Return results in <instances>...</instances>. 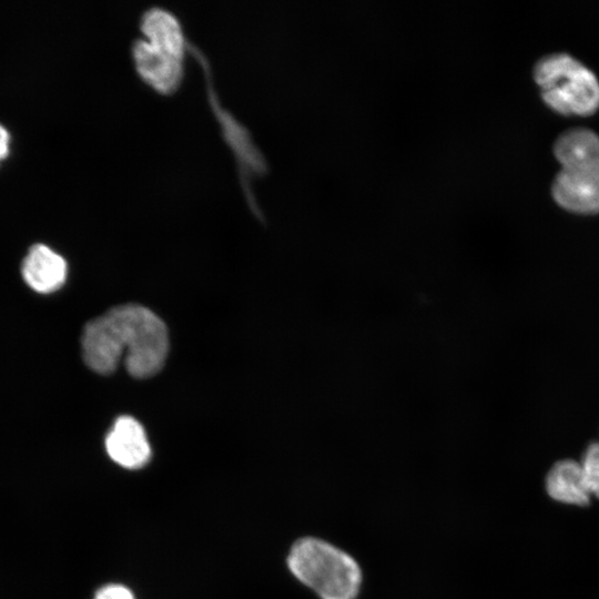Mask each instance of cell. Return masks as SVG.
Here are the masks:
<instances>
[{
  "label": "cell",
  "instance_id": "obj_1",
  "mask_svg": "<svg viewBox=\"0 0 599 599\" xmlns=\"http://www.w3.org/2000/svg\"><path fill=\"white\" fill-rule=\"evenodd\" d=\"M82 356L95 373H113L123 357L126 370L136 378L156 374L169 349L163 321L149 308L124 304L90 321L81 337Z\"/></svg>",
  "mask_w": 599,
  "mask_h": 599
},
{
  "label": "cell",
  "instance_id": "obj_2",
  "mask_svg": "<svg viewBox=\"0 0 599 599\" xmlns=\"http://www.w3.org/2000/svg\"><path fill=\"white\" fill-rule=\"evenodd\" d=\"M287 565L293 576L319 599H356L362 572L356 560L338 547L315 537L292 546Z\"/></svg>",
  "mask_w": 599,
  "mask_h": 599
},
{
  "label": "cell",
  "instance_id": "obj_3",
  "mask_svg": "<svg viewBox=\"0 0 599 599\" xmlns=\"http://www.w3.org/2000/svg\"><path fill=\"white\" fill-rule=\"evenodd\" d=\"M545 102L561 113L588 114L599 105V83L583 64L566 53L545 55L534 68Z\"/></svg>",
  "mask_w": 599,
  "mask_h": 599
},
{
  "label": "cell",
  "instance_id": "obj_4",
  "mask_svg": "<svg viewBox=\"0 0 599 599\" xmlns=\"http://www.w3.org/2000/svg\"><path fill=\"white\" fill-rule=\"evenodd\" d=\"M552 196L569 211L599 212V162L562 167L554 181Z\"/></svg>",
  "mask_w": 599,
  "mask_h": 599
},
{
  "label": "cell",
  "instance_id": "obj_5",
  "mask_svg": "<svg viewBox=\"0 0 599 599\" xmlns=\"http://www.w3.org/2000/svg\"><path fill=\"white\" fill-rule=\"evenodd\" d=\"M132 57L139 75L161 93L179 88L183 77V60L153 48L145 39L132 43Z\"/></svg>",
  "mask_w": 599,
  "mask_h": 599
},
{
  "label": "cell",
  "instance_id": "obj_6",
  "mask_svg": "<svg viewBox=\"0 0 599 599\" xmlns=\"http://www.w3.org/2000/svg\"><path fill=\"white\" fill-rule=\"evenodd\" d=\"M105 449L113 461L129 469L141 468L151 456L145 430L131 416H121L115 420L105 438Z\"/></svg>",
  "mask_w": 599,
  "mask_h": 599
},
{
  "label": "cell",
  "instance_id": "obj_7",
  "mask_svg": "<svg viewBox=\"0 0 599 599\" xmlns=\"http://www.w3.org/2000/svg\"><path fill=\"white\" fill-rule=\"evenodd\" d=\"M21 275L32 291L49 294L64 284L68 264L63 256L51 247L37 243L29 248L22 261Z\"/></svg>",
  "mask_w": 599,
  "mask_h": 599
},
{
  "label": "cell",
  "instance_id": "obj_8",
  "mask_svg": "<svg viewBox=\"0 0 599 599\" xmlns=\"http://www.w3.org/2000/svg\"><path fill=\"white\" fill-rule=\"evenodd\" d=\"M140 29L156 50L183 60L186 47L179 19L169 10L154 7L141 17Z\"/></svg>",
  "mask_w": 599,
  "mask_h": 599
},
{
  "label": "cell",
  "instance_id": "obj_9",
  "mask_svg": "<svg viewBox=\"0 0 599 599\" xmlns=\"http://www.w3.org/2000/svg\"><path fill=\"white\" fill-rule=\"evenodd\" d=\"M546 489L552 499L568 505L587 506L591 497L581 465L570 459L560 460L551 467L546 478Z\"/></svg>",
  "mask_w": 599,
  "mask_h": 599
},
{
  "label": "cell",
  "instance_id": "obj_10",
  "mask_svg": "<svg viewBox=\"0 0 599 599\" xmlns=\"http://www.w3.org/2000/svg\"><path fill=\"white\" fill-rule=\"evenodd\" d=\"M562 167L599 162V136L585 128L564 132L554 144Z\"/></svg>",
  "mask_w": 599,
  "mask_h": 599
},
{
  "label": "cell",
  "instance_id": "obj_11",
  "mask_svg": "<svg viewBox=\"0 0 599 599\" xmlns=\"http://www.w3.org/2000/svg\"><path fill=\"white\" fill-rule=\"evenodd\" d=\"M580 465L590 495L599 499V443L587 447Z\"/></svg>",
  "mask_w": 599,
  "mask_h": 599
},
{
  "label": "cell",
  "instance_id": "obj_12",
  "mask_svg": "<svg viewBox=\"0 0 599 599\" xmlns=\"http://www.w3.org/2000/svg\"><path fill=\"white\" fill-rule=\"evenodd\" d=\"M93 599H134L132 591L118 583H111L101 587Z\"/></svg>",
  "mask_w": 599,
  "mask_h": 599
},
{
  "label": "cell",
  "instance_id": "obj_13",
  "mask_svg": "<svg viewBox=\"0 0 599 599\" xmlns=\"http://www.w3.org/2000/svg\"><path fill=\"white\" fill-rule=\"evenodd\" d=\"M10 135L4 126L0 124V161L9 153Z\"/></svg>",
  "mask_w": 599,
  "mask_h": 599
}]
</instances>
